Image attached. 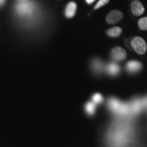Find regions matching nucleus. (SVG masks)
<instances>
[{
    "label": "nucleus",
    "mask_w": 147,
    "mask_h": 147,
    "mask_svg": "<svg viewBox=\"0 0 147 147\" xmlns=\"http://www.w3.org/2000/svg\"><path fill=\"white\" fill-rule=\"evenodd\" d=\"M108 105L113 111L119 115H126L128 112H129V108L128 105L123 104L115 98L110 99V100L108 101Z\"/></svg>",
    "instance_id": "f257e3e1"
},
{
    "label": "nucleus",
    "mask_w": 147,
    "mask_h": 147,
    "mask_svg": "<svg viewBox=\"0 0 147 147\" xmlns=\"http://www.w3.org/2000/svg\"><path fill=\"white\" fill-rule=\"evenodd\" d=\"M131 45L134 51L142 55L146 53L147 49V45L143 38L141 37H135L131 41Z\"/></svg>",
    "instance_id": "f03ea898"
},
{
    "label": "nucleus",
    "mask_w": 147,
    "mask_h": 147,
    "mask_svg": "<svg viewBox=\"0 0 147 147\" xmlns=\"http://www.w3.org/2000/svg\"><path fill=\"white\" fill-rule=\"evenodd\" d=\"M123 17V14L119 10H113L106 16V21L109 24H115L120 21Z\"/></svg>",
    "instance_id": "7ed1b4c3"
},
{
    "label": "nucleus",
    "mask_w": 147,
    "mask_h": 147,
    "mask_svg": "<svg viewBox=\"0 0 147 147\" xmlns=\"http://www.w3.org/2000/svg\"><path fill=\"white\" fill-rule=\"evenodd\" d=\"M111 55L113 59L116 61H123L126 57L125 51L121 47H115L111 51Z\"/></svg>",
    "instance_id": "20e7f679"
},
{
    "label": "nucleus",
    "mask_w": 147,
    "mask_h": 147,
    "mask_svg": "<svg viewBox=\"0 0 147 147\" xmlns=\"http://www.w3.org/2000/svg\"><path fill=\"white\" fill-rule=\"evenodd\" d=\"M131 12L134 15L140 16L144 13V8L142 4V3L140 2L138 0H134L131 3Z\"/></svg>",
    "instance_id": "39448f33"
},
{
    "label": "nucleus",
    "mask_w": 147,
    "mask_h": 147,
    "mask_svg": "<svg viewBox=\"0 0 147 147\" xmlns=\"http://www.w3.org/2000/svg\"><path fill=\"white\" fill-rule=\"evenodd\" d=\"M76 4L74 2H70L68 3L65 9V16L67 18H71L76 14Z\"/></svg>",
    "instance_id": "423d86ee"
},
{
    "label": "nucleus",
    "mask_w": 147,
    "mask_h": 147,
    "mask_svg": "<svg viewBox=\"0 0 147 147\" xmlns=\"http://www.w3.org/2000/svg\"><path fill=\"white\" fill-rule=\"evenodd\" d=\"M142 67L141 63L136 61H131L128 62L127 64V69L131 72H135V71H138Z\"/></svg>",
    "instance_id": "0eeeda50"
},
{
    "label": "nucleus",
    "mask_w": 147,
    "mask_h": 147,
    "mask_svg": "<svg viewBox=\"0 0 147 147\" xmlns=\"http://www.w3.org/2000/svg\"><path fill=\"white\" fill-rule=\"evenodd\" d=\"M142 106V102L141 100H135L134 102L131 103V104L130 105L129 108V111L132 112V113H136L139 112L141 110Z\"/></svg>",
    "instance_id": "6e6552de"
},
{
    "label": "nucleus",
    "mask_w": 147,
    "mask_h": 147,
    "mask_svg": "<svg viewBox=\"0 0 147 147\" xmlns=\"http://www.w3.org/2000/svg\"><path fill=\"white\" fill-rule=\"evenodd\" d=\"M32 5L29 3H21L18 6V10L21 13H25L27 14L32 11Z\"/></svg>",
    "instance_id": "1a4fd4ad"
},
{
    "label": "nucleus",
    "mask_w": 147,
    "mask_h": 147,
    "mask_svg": "<svg viewBox=\"0 0 147 147\" xmlns=\"http://www.w3.org/2000/svg\"><path fill=\"white\" fill-rule=\"evenodd\" d=\"M121 32H122V29H121L120 27H115L113 28L110 29L107 32V34L110 37H118L121 34Z\"/></svg>",
    "instance_id": "9d476101"
},
{
    "label": "nucleus",
    "mask_w": 147,
    "mask_h": 147,
    "mask_svg": "<svg viewBox=\"0 0 147 147\" xmlns=\"http://www.w3.org/2000/svg\"><path fill=\"white\" fill-rule=\"evenodd\" d=\"M119 70H120V67L116 63H112L108 66V71L111 75L117 74L119 72Z\"/></svg>",
    "instance_id": "9b49d317"
},
{
    "label": "nucleus",
    "mask_w": 147,
    "mask_h": 147,
    "mask_svg": "<svg viewBox=\"0 0 147 147\" xmlns=\"http://www.w3.org/2000/svg\"><path fill=\"white\" fill-rule=\"evenodd\" d=\"M138 27L141 30H147V17L142 18L139 20Z\"/></svg>",
    "instance_id": "f8f14e48"
},
{
    "label": "nucleus",
    "mask_w": 147,
    "mask_h": 147,
    "mask_svg": "<svg viewBox=\"0 0 147 147\" xmlns=\"http://www.w3.org/2000/svg\"><path fill=\"white\" fill-rule=\"evenodd\" d=\"M95 106L94 103L89 102L86 105V110H87V112L89 115H93L95 112Z\"/></svg>",
    "instance_id": "ddd939ff"
},
{
    "label": "nucleus",
    "mask_w": 147,
    "mask_h": 147,
    "mask_svg": "<svg viewBox=\"0 0 147 147\" xmlns=\"http://www.w3.org/2000/svg\"><path fill=\"white\" fill-rule=\"evenodd\" d=\"M93 67H94V69L96 71H101L102 70L103 65L102 63L100 61V60H95L93 62Z\"/></svg>",
    "instance_id": "4468645a"
},
{
    "label": "nucleus",
    "mask_w": 147,
    "mask_h": 147,
    "mask_svg": "<svg viewBox=\"0 0 147 147\" xmlns=\"http://www.w3.org/2000/svg\"><path fill=\"white\" fill-rule=\"evenodd\" d=\"M109 1H110V0H100V1H98V3L95 5L94 9L95 10H97V9L100 8H101V7L104 6V5L107 4Z\"/></svg>",
    "instance_id": "2eb2a0df"
},
{
    "label": "nucleus",
    "mask_w": 147,
    "mask_h": 147,
    "mask_svg": "<svg viewBox=\"0 0 147 147\" xmlns=\"http://www.w3.org/2000/svg\"><path fill=\"white\" fill-rule=\"evenodd\" d=\"M93 100L96 103H100L102 102L103 97L100 93H95L93 96Z\"/></svg>",
    "instance_id": "dca6fc26"
},
{
    "label": "nucleus",
    "mask_w": 147,
    "mask_h": 147,
    "mask_svg": "<svg viewBox=\"0 0 147 147\" xmlns=\"http://www.w3.org/2000/svg\"><path fill=\"white\" fill-rule=\"evenodd\" d=\"M95 0H86V1H87V3H89V4H91L93 2H94Z\"/></svg>",
    "instance_id": "f3484780"
},
{
    "label": "nucleus",
    "mask_w": 147,
    "mask_h": 147,
    "mask_svg": "<svg viewBox=\"0 0 147 147\" xmlns=\"http://www.w3.org/2000/svg\"><path fill=\"white\" fill-rule=\"evenodd\" d=\"M5 2V0H0V5H3Z\"/></svg>",
    "instance_id": "a211bd4d"
}]
</instances>
